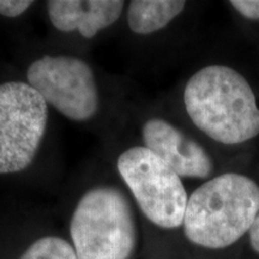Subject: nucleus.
Returning <instances> with one entry per match:
<instances>
[{
    "label": "nucleus",
    "mask_w": 259,
    "mask_h": 259,
    "mask_svg": "<svg viewBox=\"0 0 259 259\" xmlns=\"http://www.w3.org/2000/svg\"><path fill=\"white\" fill-rule=\"evenodd\" d=\"M250 242L252 248L259 253V211L255 216L253 223L250 229Z\"/></svg>",
    "instance_id": "nucleus-13"
},
{
    "label": "nucleus",
    "mask_w": 259,
    "mask_h": 259,
    "mask_svg": "<svg viewBox=\"0 0 259 259\" xmlns=\"http://www.w3.org/2000/svg\"><path fill=\"white\" fill-rule=\"evenodd\" d=\"M229 4L245 18L259 21V0H232Z\"/></svg>",
    "instance_id": "nucleus-12"
},
{
    "label": "nucleus",
    "mask_w": 259,
    "mask_h": 259,
    "mask_svg": "<svg viewBox=\"0 0 259 259\" xmlns=\"http://www.w3.org/2000/svg\"><path fill=\"white\" fill-rule=\"evenodd\" d=\"M32 5V0H0V15L9 18L19 17Z\"/></svg>",
    "instance_id": "nucleus-11"
},
{
    "label": "nucleus",
    "mask_w": 259,
    "mask_h": 259,
    "mask_svg": "<svg viewBox=\"0 0 259 259\" xmlns=\"http://www.w3.org/2000/svg\"><path fill=\"white\" fill-rule=\"evenodd\" d=\"M143 147L164 161L180 178L208 179L213 162L206 149L166 119L149 118L141 128Z\"/></svg>",
    "instance_id": "nucleus-7"
},
{
    "label": "nucleus",
    "mask_w": 259,
    "mask_h": 259,
    "mask_svg": "<svg viewBox=\"0 0 259 259\" xmlns=\"http://www.w3.org/2000/svg\"><path fill=\"white\" fill-rule=\"evenodd\" d=\"M125 4L122 0H48L46 9L58 31H77L90 40L119 21Z\"/></svg>",
    "instance_id": "nucleus-8"
},
{
    "label": "nucleus",
    "mask_w": 259,
    "mask_h": 259,
    "mask_svg": "<svg viewBox=\"0 0 259 259\" xmlns=\"http://www.w3.org/2000/svg\"><path fill=\"white\" fill-rule=\"evenodd\" d=\"M258 211L257 183L241 174H221L191 193L184 216V234L193 245L221 250L250 232Z\"/></svg>",
    "instance_id": "nucleus-2"
},
{
    "label": "nucleus",
    "mask_w": 259,
    "mask_h": 259,
    "mask_svg": "<svg viewBox=\"0 0 259 259\" xmlns=\"http://www.w3.org/2000/svg\"><path fill=\"white\" fill-rule=\"evenodd\" d=\"M69 235L78 259H131L139 233L127 191L114 184L87 190L71 213Z\"/></svg>",
    "instance_id": "nucleus-3"
},
{
    "label": "nucleus",
    "mask_w": 259,
    "mask_h": 259,
    "mask_svg": "<svg viewBox=\"0 0 259 259\" xmlns=\"http://www.w3.org/2000/svg\"><path fill=\"white\" fill-rule=\"evenodd\" d=\"M17 259H78L69 239L60 235L38 236Z\"/></svg>",
    "instance_id": "nucleus-10"
},
{
    "label": "nucleus",
    "mask_w": 259,
    "mask_h": 259,
    "mask_svg": "<svg viewBox=\"0 0 259 259\" xmlns=\"http://www.w3.org/2000/svg\"><path fill=\"white\" fill-rule=\"evenodd\" d=\"M185 6L183 0H134L126 9L127 27L137 35L154 34L174 21Z\"/></svg>",
    "instance_id": "nucleus-9"
},
{
    "label": "nucleus",
    "mask_w": 259,
    "mask_h": 259,
    "mask_svg": "<svg viewBox=\"0 0 259 259\" xmlns=\"http://www.w3.org/2000/svg\"><path fill=\"white\" fill-rule=\"evenodd\" d=\"M27 83L48 107L74 122L93 119L100 109V92L92 66L78 57L46 54L27 70Z\"/></svg>",
    "instance_id": "nucleus-6"
},
{
    "label": "nucleus",
    "mask_w": 259,
    "mask_h": 259,
    "mask_svg": "<svg viewBox=\"0 0 259 259\" xmlns=\"http://www.w3.org/2000/svg\"><path fill=\"white\" fill-rule=\"evenodd\" d=\"M184 106L197 128L226 145L259 135V108L247 79L225 65L197 71L184 89Z\"/></svg>",
    "instance_id": "nucleus-1"
},
{
    "label": "nucleus",
    "mask_w": 259,
    "mask_h": 259,
    "mask_svg": "<svg viewBox=\"0 0 259 259\" xmlns=\"http://www.w3.org/2000/svg\"><path fill=\"white\" fill-rule=\"evenodd\" d=\"M116 170L142 215L162 229L183 227L187 200L181 178L143 145L130 147L118 156Z\"/></svg>",
    "instance_id": "nucleus-4"
},
{
    "label": "nucleus",
    "mask_w": 259,
    "mask_h": 259,
    "mask_svg": "<svg viewBox=\"0 0 259 259\" xmlns=\"http://www.w3.org/2000/svg\"><path fill=\"white\" fill-rule=\"evenodd\" d=\"M48 105L23 80L0 84V174L31 166L47 131Z\"/></svg>",
    "instance_id": "nucleus-5"
}]
</instances>
